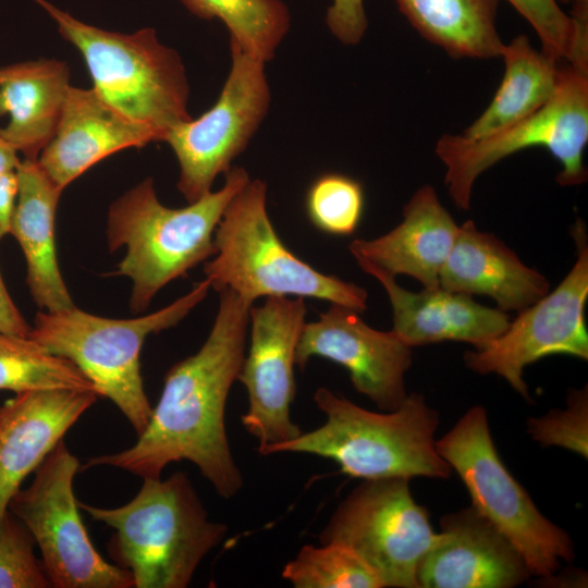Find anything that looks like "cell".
I'll use <instances>...</instances> for the list:
<instances>
[{
    "instance_id": "6da1fadb",
    "label": "cell",
    "mask_w": 588,
    "mask_h": 588,
    "mask_svg": "<svg viewBox=\"0 0 588 588\" xmlns=\"http://www.w3.org/2000/svg\"><path fill=\"white\" fill-rule=\"evenodd\" d=\"M253 305L230 289L219 292L211 330L193 355L166 373L150 420L130 448L89 458L82 469L108 466L159 478L171 463L188 461L222 499L244 486L228 440L225 407L245 356Z\"/></svg>"
},
{
    "instance_id": "7a4b0ae2",
    "label": "cell",
    "mask_w": 588,
    "mask_h": 588,
    "mask_svg": "<svg viewBox=\"0 0 588 588\" xmlns=\"http://www.w3.org/2000/svg\"><path fill=\"white\" fill-rule=\"evenodd\" d=\"M249 180L244 168L232 167L220 189L185 207L171 208L159 201L154 180L148 177L110 205L108 248L111 253L126 248L111 275L132 281L130 306L134 313L146 310L162 287L215 255L218 223Z\"/></svg>"
},
{
    "instance_id": "3957f363",
    "label": "cell",
    "mask_w": 588,
    "mask_h": 588,
    "mask_svg": "<svg viewBox=\"0 0 588 588\" xmlns=\"http://www.w3.org/2000/svg\"><path fill=\"white\" fill-rule=\"evenodd\" d=\"M79 510L114 530L108 552L131 573L135 588L187 587L228 526L209 518L189 477L144 478L137 494L117 507L77 501Z\"/></svg>"
},
{
    "instance_id": "277c9868",
    "label": "cell",
    "mask_w": 588,
    "mask_h": 588,
    "mask_svg": "<svg viewBox=\"0 0 588 588\" xmlns=\"http://www.w3.org/2000/svg\"><path fill=\"white\" fill-rule=\"evenodd\" d=\"M314 401L326 416L318 428L270 448L265 455L304 453L335 462L365 479L422 476L445 479L452 468L436 448L438 413L412 393L394 411L377 413L320 387Z\"/></svg>"
},
{
    "instance_id": "5b68a950",
    "label": "cell",
    "mask_w": 588,
    "mask_h": 588,
    "mask_svg": "<svg viewBox=\"0 0 588 588\" xmlns=\"http://www.w3.org/2000/svg\"><path fill=\"white\" fill-rule=\"evenodd\" d=\"M216 253L204 265L211 289H230L254 305L260 297H308L363 313L367 291L322 273L289 249L267 211V185L256 179L228 204L213 235Z\"/></svg>"
},
{
    "instance_id": "8992f818",
    "label": "cell",
    "mask_w": 588,
    "mask_h": 588,
    "mask_svg": "<svg viewBox=\"0 0 588 588\" xmlns=\"http://www.w3.org/2000/svg\"><path fill=\"white\" fill-rule=\"evenodd\" d=\"M204 280L166 307L131 319L89 314L76 306L37 313L29 338L49 353L73 363L128 420L137 436L147 427L152 407L140 372V351L148 335L175 327L208 295Z\"/></svg>"
},
{
    "instance_id": "52a82bcc",
    "label": "cell",
    "mask_w": 588,
    "mask_h": 588,
    "mask_svg": "<svg viewBox=\"0 0 588 588\" xmlns=\"http://www.w3.org/2000/svg\"><path fill=\"white\" fill-rule=\"evenodd\" d=\"M63 38L82 53L93 89L115 111L150 128L158 142L192 117L189 86L180 54L162 45L154 28L133 34L86 24L47 0H35Z\"/></svg>"
},
{
    "instance_id": "ba28073f",
    "label": "cell",
    "mask_w": 588,
    "mask_h": 588,
    "mask_svg": "<svg viewBox=\"0 0 588 588\" xmlns=\"http://www.w3.org/2000/svg\"><path fill=\"white\" fill-rule=\"evenodd\" d=\"M588 143V69L562 64L554 97L532 114L488 136L469 139L444 134L436 154L445 167V185L458 209L470 206L477 177L504 158L534 147L546 148L562 166L556 182L580 185L587 180L584 152Z\"/></svg>"
},
{
    "instance_id": "9c48e42d",
    "label": "cell",
    "mask_w": 588,
    "mask_h": 588,
    "mask_svg": "<svg viewBox=\"0 0 588 588\" xmlns=\"http://www.w3.org/2000/svg\"><path fill=\"white\" fill-rule=\"evenodd\" d=\"M436 448L464 482L471 506L516 548L530 574L549 577L561 561L573 560L568 535L539 512L501 461L483 407L469 408Z\"/></svg>"
},
{
    "instance_id": "30bf717a",
    "label": "cell",
    "mask_w": 588,
    "mask_h": 588,
    "mask_svg": "<svg viewBox=\"0 0 588 588\" xmlns=\"http://www.w3.org/2000/svg\"><path fill=\"white\" fill-rule=\"evenodd\" d=\"M78 468V460L60 440L36 468L29 487L12 498L9 511L38 546L51 587H134L131 573L106 561L87 534L73 489Z\"/></svg>"
},
{
    "instance_id": "8fae6325",
    "label": "cell",
    "mask_w": 588,
    "mask_h": 588,
    "mask_svg": "<svg viewBox=\"0 0 588 588\" xmlns=\"http://www.w3.org/2000/svg\"><path fill=\"white\" fill-rule=\"evenodd\" d=\"M428 511L412 497L409 479H365L338 505L319 534L356 553L383 587L419 588L420 560L437 539Z\"/></svg>"
},
{
    "instance_id": "7c38bea8",
    "label": "cell",
    "mask_w": 588,
    "mask_h": 588,
    "mask_svg": "<svg viewBox=\"0 0 588 588\" xmlns=\"http://www.w3.org/2000/svg\"><path fill=\"white\" fill-rule=\"evenodd\" d=\"M230 48L231 69L216 103L199 118L175 125L164 138L177 159V189L187 203L211 192L216 177L230 171L269 111L266 63Z\"/></svg>"
},
{
    "instance_id": "4fadbf2b",
    "label": "cell",
    "mask_w": 588,
    "mask_h": 588,
    "mask_svg": "<svg viewBox=\"0 0 588 588\" xmlns=\"http://www.w3.org/2000/svg\"><path fill=\"white\" fill-rule=\"evenodd\" d=\"M572 234L577 258L562 282L519 311L500 335L464 355L469 369L501 376L527 401L530 396L523 378L526 366L554 354L588 358V245L580 220Z\"/></svg>"
},
{
    "instance_id": "5bb4252c",
    "label": "cell",
    "mask_w": 588,
    "mask_h": 588,
    "mask_svg": "<svg viewBox=\"0 0 588 588\" xmlns=\"http://www.w3.org/2000/svg\"><path fill=\"white\" fill-rule=\"evenodd\" d=\"M306 313L304 298L285 296L266 297L249 310V348L237 377L248 396L241 421L257 440L261 455L303 432L290 411L296 393L295 352Z\"/></svg>"
},
{
    "instance_id": "9a60e30c",
    "label": "cell",
    "mask_w": 588,
    "mask_h": 588,
    "mask_svg": "<svg viewBox=\"0 0 588 588\" xmlns=\"http://www.w3.org/2000/svg\"><path fill=\"white\" fill-rule=\"evenodd\" d=\"M313 357L344 367L356 391L384 412L396 409L407 396L404 375L412 347L393 330L371 328L351 308L331 304L317 320L305 323L295 366L303 370Z\"/></svg>"
},
{
    "instance_id": "2e32d148",
    "label": "cell",
    "mask_w": 588,
    "mask_h": 588,
    "mask_svg": "<svg viewBox=\"0 0 588 588\" xmlns=\"http://www.w3.org/2000/svg\"><path fill=\"white\" fill-rule=\"evenodd\" d=\"M440 527L419 562V588H512L531 575L516 548L474 506L444 515Z\"/></svg>"
},
{
    "instance_id": "e0dca14e",
    "label": "cell",
    "mask_w": 588,
    "mask_h": 588,
    "mask_svg": "<svg viewBox=\"0 0 588 588\" xmlns=\"http://www.w3.org/2000/svg\"><path fill=\"white\" fill-rule=\"evenodd\" d=\"M98 396L85 389L30 390L0 406V518L24 479Z\"/></svg>"
},
{
    "instance_id": "ac0fdd59",
    "label": "cell",
    "mask_w": 588,
    "mask_h": 588,
    "mask_svg": "<svg viewBox=\"0 0 588 588\" xmlns=\"http://www.w3.org/2000/svg\"><path fill=\"white\" fill-rule=\"evenodd\" d=\"M158 142L156 134L109 106L93 88L70 86L53 138L37 158L62 189L103 158Z\"/></svg>"
},
{
    "instance_id": "d6986e66",
    "label": "cell",
    "mask_w": 588,
    "mask_h": 588,
    "mask_svg": "<svg viewBox=\"0 0 588 588\" xmlns=\"http://www.w3.org/2000/svg\"><path fill=\"white\" fill-rule=\"evenodd\" d=\"M356 262L385 290L393 313L392 330L411 347L461 341L479 348L500 335L510 323L505 311L480 305L471 295L440 286L407 291L397 284L394 275L369 262Z\"/></svg>"
},
{
    "instance_id": "ffe728a7",
    "label": "cell",
    "mask_w": 588,
    "mask_h": 588,
    "mask_svg": "<svg viewBox=\"0 0 588 588\" xmlns=\"http://www.w3.org/2000/svg\"><path fill=\"white\" fill-rule=\"evenodd\" d=\"M460 230L431 185L418 188L405 205L403 221L373 238H356L348 249L356 261L369 262L396 277L409 275L425 289L440 286V271Z\"/></svg>"
},
{
    "instance_id": "44dd1931",
    "label": "cell",
    "mask_w": 588,
    "mask_h": 588,
    "mask_svg": "<svg viewBox=\"0 0 588 588\" xmlns=\"http://www.w3.org/2000/svg\"><path fill=\"white\" fill-rule=\"evenodd\" d=\"M440 287L467 295H486L503 311H522L549 292V281L527 267L491 233L473 220L458 234L439 277Z\"/></svg>"
},
{
    "instance_id": "7402d4cb",
    "label": "cell",
    "mask_w": 588,
    "mask_h": 588,
    "mask_svg": "<svg viewBox=\"0 0 588 588\" xmlns=\"http://www.w3.org/2000/svg\"><path fill=\"white\" fill-rule=\"evenodd\" d=\"M19 192L10 234L26 260V283L35 304L54 313L74 307L58 264L56 212L63 192L44 171L37 159L20 161L15 169Z\"/></svg>"
},
{
    "instance_id": "603a6c76",
    "label": "cell",
    "mask_w": 588,
    "mask_h": 588,
    "mask_svg": "<svg viewBox=\"0 0 588 588\" xmlns=\"http://www.w3.org/2000/svg\"><path fill=\"white\" fill-rule=\"evenodd\" d=\"M65 62L40 59L0 68V137L25 159H37L57 131L70 88Z\"/></svg>"
},
{
    "instance_id": "cb8c5ba5",
    "label": "cell",
    "mask_w": 588,
    "mask_h": 588,
    "mask_svg": "<svg viewBox=\"0 0 588 588\" xmlns=\"http://www.w3.org/2000/svg\"><path fill=\"white\" fill-rule=\"evenodd\" d=\"M500 58L504 62L500 86L485 111L464 130L466 138H481L523 120L558 91L563 61L532 47L528 36L504 44Z\"/></svg>"
},
{
    "instance_id": "d4e9b609",
    "label": "cell",
    "mask_w": 588,
    "mask_h": 588,
    "mask_svg": "<svg viewBox=\"0 0 588 588\" xmlns=\"http://www.w3.org/2000/svg\"><path fill=\"white\" fill-rule=\"evenodd\" d=\"M416 32L451 58H500L499 0H395Z\"/></svg>"
},
{
    "instance_id": "484cf974",
    "label": "cell",
    "mask_w": 588,
    "mask_h": 588,
    "mask_svg": "<svg viewBox=\"0 0 588 588\" xmlns=\"http://www.w3.org/2000/svg\"><path fill=\"white\" fill-rule=\"evenodd\" d=\"M197 17L219 19L230 33V45L270 61L290 29L291 15L281 0H180Z\"/></svg>"
},
{
    "instance_id": "4316f807",
    "label": "cell",
    "mask_w": 588,
    "mask_h": 588,
    "mask_svg": "<svg viewBox=\"0 0 588 588\" xmlns=\"http://www.w3.org/2000/svg\"><path fill=\"white\" fill-rule=\"evenodd\" d=\"M96 389L70 360L53 355L29 336L0 332V391Z\"/></svg>"
},
{
    "instance_id": "83f0119b",
    "label": "cell",
    "mask_w": 588,
    "mask_h": 588,
    "mask_svg": "<svg viewBox=\"0 0 588 588\" xmlns=\"http://www.w3.org/2000/svg\"><path fill=\"white\" fill-rule=\"evenodd\" d=\"M295 588H382L375 572L352 550L338 543L306 544L282 569Z\"/></svg>"
},
{
    "instance_id": "f1b7e54d",
    "label": "cell",
    "mask_w": 588,
    "mask_h": 588,
    "mask_svg": "<svg viewBox=\"0 0 588 588\" xmlns=\"http://www.w3.org/2000/svg\"><path fill=\"white\" fill-rule=\"evenodd\" d=\"M305 208L309 221L319 231L351 235L356 231L365 208L363 186L345 174H321L307 189Z\"/></svg>"
},
{
    "instance_id": "f546056e",
    "label": "cell",
    "mask_w": 588,
    "mask_h": 588,
    "mask_svg": "<svg viewBox=\"0 0 588 588\" xmlns=\"http://www.w3.org/2000/svg\"><path fill=\"white\" fill-rule=\"evenodd\" d=\"M507 1L534 28L543 52L588 69V27L577 24L556 0Z\"/></svg>"
},
{
    "instance_id": "4dcf8cb0",
    "label": "cell",
    "mask_w": 588,
    "mask_h": 588,
    "mask_svg": "<svg viewBox=\"0 0 588 588\" xmlns=\"http://www.w3.org/2000/svg\"><path fill=\"white\" fill-rule=\"evenodd\" d=\"M35 544L25 525L8 510L0 518V588L51 587Z\"/></svg>"
},
{
    "instance_id": "1f68e13d",
    "label": "cell",
    "mask_w": 588,
    "mask_h": 588,
    "mask_svg": "<svg viewBox=\"0 0 588 588\" xmlns=\"http://www.w3.org/2000/svg\"><path fill=\"white\" fill-rule=\"evenodd\" d=\"M528 431L541 445L561 446L587 457V387L569 393L567 409L552 411L546 416L529 419Z\"/></svg>"
},
{
    "instance_id": "d6a6232c",
    "label": "cell",
    "mask_w": 588,
    "mask_h": 588,
    "mask_svg": "<svg viewBox=\"0 0 588 588\" xmlns=\"http://www.w3.org/2000/svg\"><path fill=\"white\" fill-rule=\"evenodd\" d=\"M326 22L330 32L341 42L358 44L368 25L364 0H333L328 9Z\"/></svg>"
},
{
    "instance_id": "836d02e7",
    "label": "cell",
    "mask_w": 588,
    "mask_h": 588,
    "mask_svg": "<svg viewBox=\"0 0 588 588\" xmlns=\"http://www.w3.org/2000/svg\"><path fill=\"white\" fill-rule=\"evenodd\" d=\"M30 330L32 326L15 306L0 272V332L27 338Z\"/></svg>"
},
{
    "instance_id": "e575fe53",
    "label": "cell",
    "mask_w": 588,
    "mask_h": 588,
    "mask_svg": "<svg viewBox=\"0 0 588 588\" xmlns=\"http://www.w3.org/2000/svg\"><path fill=\"white\" fill-rule=\"evenodd\" d=\"M19 182L15 170L0 174V238L10 232Z\"/></svg>"
},
{
    "instance_id": "d590c367",
    "label": "cell",
    "mask_w": 588,
    "mask_h": 588,
    "mask_svg": "<svg viewBox=\"0 0 588 588\" xmlns=\"http://www.w3.org/2000/svg\"><path fill=\"white\" fill-rule=\"evenodd\" d=\"M17 151L2 137H0V174L14 171L20 163Z\"/></svg>"
},
{
    "instance_id": "8d00e7d4",
    "label": "cell",
    "mask_w": 588,
    "mask_h": 588,
    "mask_svg": "<svg viewBox=\"0 0 588 588\" xmlns=\"http://www.w3.org/2000/svg\"><path fill=\"white\" fill-rule=\"evenodd\" d=\"M560 3L571 5L568 13L573 17L588 19V0H556Z\"/></svg>"
}]
</instances>
